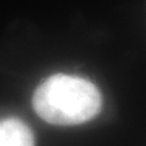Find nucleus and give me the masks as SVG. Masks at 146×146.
<instances>
[{
	"label": "nucleus",
	"instance_id": "f03ea898",
	"mask_svg": "<svg viewBox=\"0 0 146 146\" xmlns=\"http://www.w3.org/2000/svg\"><path fill=\"white\" fill-rule=\"evenodd\" d=\"M0 146H34L30 127L15 118L0 120Z\"/></svg>",
	"mask_w": 146,
	"mask_h": 146
},
{
	"label": "nucleus",
	"instance_id": "f257e3e1",
	"mask_svg": "<svg viewBox=\"0 0 146 146\" xmlns=\"http://www.w3.org/2000/svg\"><path fill=\"white\" fill-rule=\"evenodd\" d=\"M35 112L47 123L73 126L88 122L102 110V95L94 84L69 74H53L33 96Z\"/></svg>",
	"mask_w": 146,
	"mask_h": 146
}]
</instances>
